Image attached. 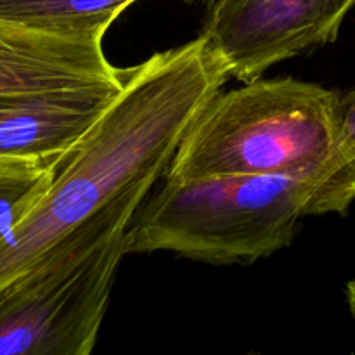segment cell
<instances>
[{
    "label": "cell",
    "mask_w": 355,
    "mask_h": 355,
    "mask_svg": "<svg viewBox=\"0 0 355 355\" xmlns=\"http://www.w3.org/2000/svg\"><path fill=\"white\" fill-rule=\"evenodd\" d=\"M354 201L355 162L309 172L163 179L132 217L125 252L252 266L288 248L304 218L347 217Z\"/></svg>",
    "instance_id": "2"
},
{
    "label": "cell",
    "mask_w": 355,
    "mask_h": 355,
    "mask_svg": "<svg viewBox=\"0 0 355 355\" xmlns=\"http://www.w3.org/2000/svg\"><path fill=\"white\" fill-rule=\"evenodd\" d=\"M354 7L355 0H214L201 35L243 83L333 44Z\"/></svg>",
    "instance_id": "5"
},
{
    "label": "cell",
    "mask_w": 355,
    "mask_h": 355,
    "mask_svg": "<svg viewBox=\"0 0 355 355\" xmlns=\"http://www.w3.org/2000/svg\"><path fill=\"white\" fill-rule=\"evenodd\" d=\"M184 3L187 6H193V7H203V9H208V7L214 3V0H182Z\"/></svg>",
    "instance_id": "12"
},
{
    "label": "cell",
    "mask_w": 355,
    "mask_h": 355,
    "mask_svg": "<svg viewBox=\"0 0 355 355\" xmlns=\"http://www.w3.org/2000/svg\"><path fill=\"white\" fill-rule=\"evenodd\" d=\"M229 78L205 35L123 68L107 110L59 162L33 207L0 234V295L107 208L151 193Z\"/></svg>",
    "instance_id": "1"
},
{
    "label": "cell",
    "mask_w": 355,
    "mask_h": 355,
    "mask_svg": "<svg viewBox=\"0 0 355 355\" xmlns=\"http://www.w3.org/2000/svg\"><path fill=\"white\" fill-rule=\"evenodd\" d=\"M146 196L107 208L0 295V355L92 354L125 232Z\"/></svg>",
    "instance_id": "4"
},
{
    "label": "cell",
    "mask_w": 355,
    "mask_h": 355,
    "mask_svg": "<svg viewBox=\"0 0 355 355\" xmlns=\"http://www.w3.org/2000/svg\"><path fill=\"white\" fill-rule=\"evenodd\" d=\"M345 300L347 305H349V311L352 314L354 321H355V277L350 279L345 286Z\"/></svg>",
    "instance_id": "11"
},
{
    "label": "cell",
    "mask_w": 355,
    "mask_h": 355,
    "mask_svg": "<svg viewBox=\"0 0 355 355\" xmlns=\"http://www.w3.org/2000/svg\"><path fill=\"white\" fill-rule=\"evenodd\" d=\"M121 80L0 96V163L61 162L107 110Z\"/></svg>",
    "instance_id": "6"
},
{
    "label": "cell",
    "mask_w": 355,
    "mask_h": 355,
    "mask_svg": "<svg viewBox=\"0 0 355 355\" xmlns=\"http://www.w3.org/2000/svg\"><path fill=\"white\" fill-rule=\"evenodd\" d=\"M101 37L42 30L0 19V96L118 83Z\"/></svg>",
    "instance_id": "7"
},
{
    "label": "cell",
    "mask_w": 355,
    "mask_h": 355,
    "mask_svg": "<svg viewBox=\"0 0 355 355\" xmlns=\"http://www.w3.org/2000/svg\"><path fill=\"white\" fill-rule=\"evenodd\" d=\"M59 163H0V234L33 207Z\"/></svg>",
    "instance_id": "9"
},
{
    "label": "cell",
    "mask_w": 355,
    "mask_h": 355,
    "mask_svg": "<svg viewBox=\"0 0 355 355\" xmlns=\"http://www.w3.org/2000/svg\"><path fill=\"white\" fill-rule=\"evenodd\" d=\"M342 96L293 76L255 78L211 97L163 179L309 172L349 165Z\"/></svg>",
    "instance_id": "3"
},
{
    "label": "cell",
    "mask_w": 355,
    "mask_h": 355,
    "mask_svg": "<svg viewBox=\"0 0 355 355\" xmlns=\"http://www.w3.org/2000/svg\"><path fill=\"white\" fill-rule=\"evenodd\" d=\"M137 0H0V19L42 30L104 38Z\"/></svg>",
    "instance_id": "8"
},
{
    "label": "cell",
    "mask_w": 355,
    "mask_h": 355,
    "mask_svg": "<svg viewBox=\"0 0 355 355\" xmlns=\"http://www.w3.org/2000/svg\"><path fill=\"white\" fill-rule=\"evenodd\" d=\"M342 137L355 156V89L342 97Z\"/></svg>",
    "instance_id": "10"
}]
</instances>
